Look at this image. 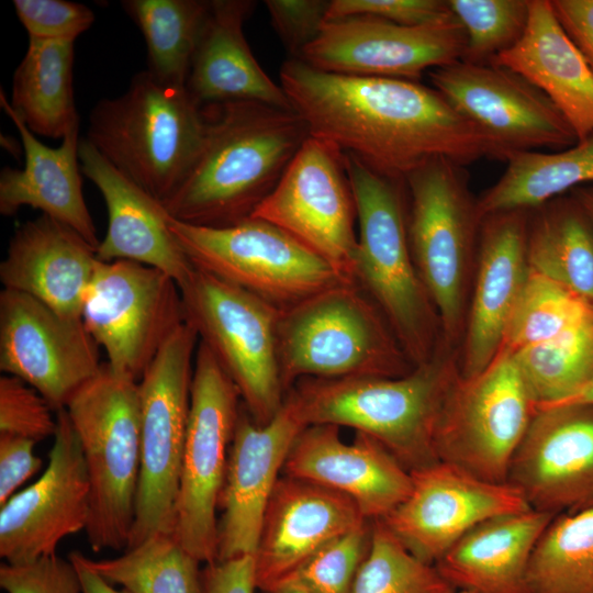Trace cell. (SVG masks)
<instances>
[{"label": "cell", "instance_id": "6da1fadb", "mask_svg": "<svg viewBox=\"0 0 593 593\" xmlns=\"http://www.w3.org/2000/svg\"><path fill=\"white\" fill-rule=\"evenodd\" d=\"M281 87L311 136L404 180L434 158L460 166L490 158L483 134L433 87L418 81L327 72L289 58Z\"/></svg>", "mask_w": 593, "mask_h": 593}, {"label": "cell", "instance_id": "7a4b0ae2", "mask_svg": "<svg viewBox=\"0 0 593 593\" xmlns=\"http://www.w3.org/2000/svg\"><path fill=\"white\" fill-rule=\"evenodd\" d=\"M203 109L205 131L200 150L163 205L183 223L227 226L253 215L310 133L294 110L254 101Z\"/></svg>", "mask_w": 593, "mask_h": 593}, {"label": "cell", "instance_id": "3957f363", "mask_svg": "<svg viewBox=\"0 0 593 593\" xmlns=\"http://www.w3.org/2000/svg\"><path fill=\"white\" fill-rule=\"evenodd\" d=\"M458 377L438 350L404 376L302 379L287 393L305 425L350 427L380 443L411 472L438 461L435 429Z\"/></svg>", "mask_w": 593, "mask_h": 593}, {"label": "cell", "instance_id": "277c9868", "mask_svg": "<svg viewBox=\"0 0 593 593\" xmlns=\"http://www.w3.org/2000/svg\"><path fill=\"white\" fill-rule=\"evenodd\" d=\"M205 113L186 86L135 74L119 97L91 110L86 139L121 174L163 204L200 150Z\"/></svg>", "mask_w": 593, "mask_h": 593}, {"label": "cell", "instance_id": "5b68a950", "mask_svg": "<svg viewBox=\"0 0 593 593\" xmlns=\"http://www.w3.org/2000/svg\"><path fill=\"white\" fill-rule=\"evenodd\" d=\"M345 165L357 212L354 282L382 312L413 365L427 362L438 351L440 325L410 248L404 180L351 154H345Z\"/></svg>", "mask_w": 593, "mask_h": 593}, {"label": "cell", "instance_id": "8992f818", "mask_svg": "<svg viewBox=\"0 0 593 593\" xmlns=\"http://www.w3.org/2000/svg\"><path fill=\"white\" fill-rule=\"evenodd\" d=\"M278 351L287 392L302 379L400 377L415 367L382 312L355 282L280 309Z\"/></svg>", "mask_w": 593, "mask_h": 593}, {"label": "cell", "instance_id": "52a82bcc", "mask_svg": "<svg viewBox=\"0 0 593 593\" xmlns=\"http://www.w3.org/2000/svg\"><path fill=\"white\" fill-rule=\"evenodd\" d=\"M65 410L79 438L90 481L89 545L94 551L126 548L141 467L138 381L103 362Z\"/></svg>", "mask_w": 593, "mask_h": 593}, {"label": "cell", "instance_id": "ba28073f", "mask_svg": "<svg viewBox=\"0 0 593 593\" xmlns=\"http://www.w3.org/2000/svg\"><path fill=\"white\" fill-rule=\"evenodd\" d=\"M179 289L186 323L233 381L251 418L267 424L287 394L278 351L280 307L199 269Z\"/></svg>", "mask_w": 593, "mask_h": 593}, {"label": "cell", "instance_id": "9c48e42d", "mask_svg": "<svg viewBox=\"0 0 593 593\" xmlns=\"http://www.w3.org/2000/svg\"><path fill=\"white\" fill-rule=\"evenodd\" d=\"M404 182L410 195L406 230L412 257L447 344L462 325L482 219L463 166L434 158L410 172Z\"/></svg>", "mask_w": 593, "mask_h": 593}, {"label": "cell", "instance_id": "30bf717a", "mask_svg": "<svg viewBox=\"0 0 593 593\" xmlns=\"http://www.w3.org/2000/svg\"><path fill=\"white\" fill-rule=\"evenodd\" d=\"M199 338L186 322L138 381L141 467L127 548L175 529Z\"/></svg>", "mask_w": 593, "mask_h": 593}, {"label": "cell", "instance_id": "8fae6325", "mask_svg": "<svg viewBox=\"0 0 593 593\" xmlns=\"http://www.w3.org/2000/svg\"><path fill=\"white\" fill-rule=\"evenodd\" d=\"M170 230L195 269L283 309L340 282L325 260L280 227L257 217L211 227L169 215Z\"/></svg>", "mask_w": 593, "mask_h": 593}, {"label": "cell", "instance_id": "7c38bea8", "mask_svg": "<svg viewBox=\"0 0 593 593\" xmlns=\"http://www.w3.org/2000/svg\"><path fill=\"white\" fill-rule=\"evenodd\" d=\"M240 401L233 381L199 342L174 535L200 562L211 563L217 559L216 508Z\"/></svg>", "mask_w": 593, "mask_h": 593}, {"label": "cell", "instance_id": "4fadbf2b", "mask_svg": "<svg viewBox=\"0 0 593 593\" xmlns=\"http://www.w3.org/2000/svg\"><path fill=\"white\" fill-rule=\"evenodd\" d=\"M536 411L512 354L501 350L480 374L455 381L435 429L436 458L484 481L507 482Z\"/></svg>", "mask_w": 593, "mask_h": 593}, {"label": "cell", "instance_id": "5bb4252c", "mask_svg": "<svg viewBox=\"0 0 593 593\" xmlns=\"http://www.w3.org/2000/svg\"><path fill=\"white\" fill-rule=\"evenodd\" d=\"M81 320L104 349L108 366L135 381L186 322L176 281L131 260L98 261L83 296Z\"/></svg>", "mask_w": 593, "mask_h": 593}, {"label": "cell", "instance_id": "9a60e30c", "mask_svg": "<svg viewBox=\"0 0 593 593\" xmlns=\"http://www.w3.org/2000/svg\"><path fill=\"white\" fill-rule=\"evenodd\" d=\"M251 216L280 227L354 282L356 203L336 146L310 135Z\"/></svg>", "mask_w": 593, "mask_h": 593}, {"label": "cell", "instance_id": "2e32d148", "mask_svg": "<svg viewBox=\"0 0 593 593\" xmlns=\"http://www.w3.org/2000/svg\"><path fill=\"white\" fill-rule=\"evenodd\" d=\"M432 87L485 137L490 158L506 161L578 142L558 108L521 75L491 63L458 60L429 71Z\"/></svg>", "mask_w": 593, "mask_h": 593}, {"label": "cell", "instance_id": "e0dca14e", "mask_svg": "<svg viewBox=\"0 0 593 593\" xmlns=\"http://www.w3.org/2000/svg\"><path fill=\"white\" fill-rule=\"evenodd\" d=\"M99 345L79 317L25 293H0V370L35 389L57 412L101 369Z\"/></svg>", "mask_w": 593, "mask_h": 593}, {"label": "cell", "instance_id": "ac0fdd59", "mask_svg": "<svg viewBox=\"0 0 593 593\" xmlns=\"http://www.w3.org/2000/svg\"><path fill=\"white\" fill-rule=\"evenodd\" d=\"M466 33L454 16L404 26L371 16L328 20L298 58L327 72L418 81L463 58Z\"/></svg>", "mask_w": 593, "mask_h": 593}, {"label": "cell", "instance_id": "d6986e66", "mask_svg": "<svg viewBox=\"0 0 593 593\" xmlns=\"http://www.w3.org/2000/svg\"><path fill=\"white\" fill-rule=\"evenodd\" d=\"M406 499L380 521L416 558L436 562L463 535L492 517L530 510L508 482L479 479L447 462L411 471Z\"/></svg>", "mask_w": 593, "mask_h": 593}, {"label": "cell", "instance_id": "ffe728a7", "mask_svg": "<svg viewBox=\"0 0 593 593\" xmlns=\"http://www.w3.org/2000/svg\"><path fill=\"white\" fill-rule=\"evenodd\" d=\"M43 474L0 510V556L24 564L55 556L59 542L82 529L90 516V481L79 438L65 409Z\"/></svg>", "mask_w": 593, "mask_h": 593}, {"label": "cell", "instance_id": "44dd1931", "mask_svg": "<svg viewBox=\"0 0 593 593\" xmlns=\"http://www.w3.org/2000/svg\"><path fill=\"white\" fill-rule=\"evenodd\" d=\"M507 482L530 508L553 516L593 508V406L537 410Z\"/></svg>", "mask_w": 593, "mask_h": 593}, {"label": "cell", "instance_id": "7402d4cb", "mask_svg": "<svg viewBox=\"0 0 593 593\" xmlns=\"http://www.w3.org/2000/svg\"><path fill=\"white\" fill-rule=\"evenodd\" d=\"M305 426L288 393L277 414L264 425L242 405L219 503L222 516L216 560L255 555L268 502Z\"/></svg>", "mask_w": 593, "mask_h": 593}, {"label": "cell", "instance_id": "603a6c76", "mask_svg": "<svg viewBox=\"0 0 593 593\" xmlns=\"http://www.w3.org/2000/svg\"><path fill=\"white\" fill-rule=\"evenodd\" d=\"M368 521L349 497L283 474L268 502L255 557L261 592L290 580L324 545Z\"/></svg>", "mask_w": 593, "mask_h": 593}, {"label": "cell", "instance_id": "cb8c5ba5", "mask_svg": "<svg viewBox=\"0 0 593 593\" xmlns=\"http://www.w3.org/2000/svg\"><path fill=\"white\" fill-rule=\"evenodd\" d=\"M335 425H307L295 438L283 474L338 492L370 521L381 519L412 489L411 472L380 443L356 432L346 443Z\"/></svg>", "mask_w": 593, "mask_h": 593}, {"label": "cell", "instance_id": "d4e9b609", "mask_svg": "<svg viewBox=\"0 0 593 593\" xmlns=\"http://www.w3.org/2000/svg\"><path fill=\"white\" fill-rule=\"evenodd\" d=\"M528 224L526 210L500 212L482 220L461 378L480 374L502 349L529 271Z\"/></svg>", "mask_w": 593, "mask_h": 593}, {"label": "cell", "instance_id": "484cf974", "mask_svg": "<svg viewBox=\"0 0 593 593\" xmlns=\"http://www.w3.org/2000/svg\"><path fill=\"white\" fill-rule=\"evenodd\" d=\"M79 161L108 211L98 259L139 262L161 270L181 287L195 268L174 236L163 203L115 169L86 138L79 143Z\"/></svg>", "mask_w": 593, "mask_h": 593}, {"label": "cell", "instance_id": "4316f807", "mask_svg": "<svg viewBox=\"0 0 593 593\" xmlns=\"http://www.w3.org/2000/svg\"><path fill=\"white\" fill-rule=\"evenodd\" d=\"M97 248L47 215L16 228L0 264L3 289L31 295L61 315L81 318L98 265Z\"/></svg>", "mask_w": 593, "mask_h": 593}, {"label": "cell", "instance_id": "83f0119b", "mask_svg": "<svg viewBox=\"0 0 593 593\" xmlns=\"http://www.w3.org/2000/svg\"><path fill=\"white\" fill-rule=\"evenodd\" d=\"M490 63L538 88L562 113L578 141L593 133V71L550 0H529L523 35Z\"/></svg>", "mask_w": 593, "mask_h": 593}, {"label": "cell", "instance_id": "f1b7e54d", "mask_svg": "<svg viewBox=\"0 0 593 593\" xmlns=\"http://www.w3.org/2000/svg\"><path fill=\"white\" fill-rule=\"evenodd\" d=\"M0 103L19 131L24 155L22 169L4 167L0 172V213L12 216L23 206L41 210L97 248L100 240L82 193L79 125L53 148L42 143L9 109L2 92Z\"/></svg>", "mask_w": 593, "mask_h": 593}, {"label": "cell", "instance_id": "f546056e", "mask_svg": "<svg viewBox=\"0 0 593 593\" xmlns=\"http://www.w3.org/2000/svg\"><path fill=\"white\" fill-rule=\"evenodd\" d=\"M255 1L213 0L186 83L201 105L254 101L293 110L288 96L264 71L244 35Z\"/></svg>", "mask_w": 593, "mask_h": 593}, {"label": "cell", "instance_id": "4dcf8cb0", "mask_svg": "<svg viewBox=\"0 0 593 593\" xmlns=\"http://www.w3.org/2000/svg\"><path fill=\"white\" fill-rule=\"evenodd\" d=\"M555 517L530 508L486 519L455 542L435 567L457 591L528 593L533 551Z\"/></svg>", "mask_w": 593, "mask_h": 593}, {"label": "cell", "instance_id": "1f68e13d", "mask_svg": "<svg viewBox=\"0 0 593 593\" xmlns=\"http://www.w3.org/2000/svg\"><path fill=\"white\" fill-rule=\"evenodd\" d=\"M75 42L29 38L12 78L9 109L35 135L64 138L79 125L72 88ZM3 93V92H2Z\"/></svg>", "mask_w": 593, "mask_h": 593}, {"label": "cell", "instance_id": "d6a6232c", "mask_svg": "<svg viewBox=\"0 0 593 593\" xmlns=\"http://www.w3.org/2000/svg\"><path fill=\"white\" fill-rule=\"evenodd\" d=\"M499 180L477 200L483 217L507 211L539 209L579 187L593 184V133L551 153L513 155Z\"/></svg>", "mask_w": 593, "mask_h": 593}, {"label": "cell", "instance_id": "836d02e7", "mask_svg": "<svg viewBox=\"0 0 593 593\" xmlns=\"http://www.w3.org/2000/svg\"><path fill=\"white\" fill-rule=\"evenodd\" d=\"M548 203L529 225V271L593 305V227L573 197Z\"/></svg>", "mask_w": 593, "mask_h": 593}, {"label": "cell", "instance_id": "e575fe53", "mask_svg": "<svg viewBox=\"0 0 593 593\" xmlns=\"http://www.w3.org/2000/svg\"><path fill=\"white\" fill-rule=\"evenodd\" d=\"M210 4L205 0L121 1L143 34L147 71L163 82L186 86Z\"/></svg>", "mask_w": 593, "mask_h": 593}, {"label": "cell", "instance_id": "d590c367", "mask_svg": "<svg viewBox=\"0 0 593 593\" xmlns=\"http://www.w3.org/2000/svg\"><path fill=\"white\" fill-rule=\"evenodd\" d=\"M511 354L537 410L561 403L593 376V314L550 340Z\"/></svg>", "mask_w": 593, "mask_h": 593}, {"label": "cell", "instance_id": "8d00e7d4", "mask_svg": "<svg viewBox=\"0 0 593 593\" xmlns=\"http://www.w3.org/2000/svg\"><path fill=\"white\" fill-rule=\"evenodd\" d=\"M87 564L113 585L128 593H202L200 561L174 533L157 534L111 559Z\"/></svg>", "mask_w": 593, "mask_h": 593}, {"label": "cell", "instance_id": "74e56055", "mask_svg": "<svg viewBox=\"0 0 593 593\" xmlns=\"http://www.w3.org/2000/svg\"><path fill=\"white\" fill-rule=\"evenodd\" d=\"M528 593H593V508L556 516L533 551Z\"/></svg>", "mask_w": 593, "mask_h": 593}, {"label": "cell", "instance_id": "f35d334b", "mask_svg": "<svg viewBox=\"0 0 593 593\" xmlns=\"http://www.w3.org/2000/svg\"><path fill=\"white\" fill-rule=\"evenodd\" d=\"M593 314V305L561 284L528 271L511 316L501 350L550 340Z\"/></svg>", "mask_w": 593, "mask_h": 593}, {"label": "cell", "instance_id": "ab89813d", "mask_svg": "<svg viewBox=\"0 0 593 593\" xmlns=\"http://www.w3.org/2000/svg\"><path fill=\"white\" fill-rule=\"evenodd\" d=\"M434 564L413 556L380 519L350 593H457Z\"/></svg>", "mask_w": 593, "mask_h": 593}, {"label": "cell", "instance_id": "60d3db41", "mask_svg": "<svg viewBox=\"0 0 593 593\" xmlns=\"http://www.w3.org/2000/svg\"><path fill=\"white\" fill-rule=\"evenodd\" d=\"M466 33L461 60L488 64L512 47L523 35L529 16V0H448Z\"/></svg>", "mask_w": 593, "mask_h": 593}, {"label": "cell", "instance_id": "b9f144b4", "mask_svg": "<svg viewBox=\"0 0 593 593\" xmlns=\"http://www.w3.org/2000/svg\"><path fill=\"white\" fill-rule=\"evenodd\" d=\"M371 535L372 521L368 519L324 545L287 582L313 593H350Z\"/></svg>", "mask_w": 593, "mask_h": 593}, {"label": "cell", "instance_id": "7bdbcfd3", "mask_svg": "<svg viewBox=\"0 0 593 593\" xmlns=\"http://www.w3.org/2000/svg\"><path fill=\"white\" fill-rule=\"evenodd\" d=\"M48 402L18 377H0V435L35 443L54 436L57 419Z\"/></svg>", "mask_w": 593, "mask_h": 593}, {"label": "cell", "instance_id": "ee69618b", "mask_svg": "<svg viewBox=\"0 0 593 593\" xmlns=\"http://www.w3.org/2000/svg\"><path fill=\"white\" fill-rule=\"evenodd\" d=\"M15 13L29 38L75 42L94 22L82 3L65 0H14Z\"/></svg>", "mask_w": 593, "mask_h": 593}, {"label": "cell", "instance_id": "f6af8a7d", "mask_svg": "<svg viewBox=\"0 0 593 593\" xmlns=\"http://www.w3.org/2000/svg\"><path fill=\"white\" fill-rule=\"evenodd\" d=\"M0 586L7 593H82L75 566L57 555L24 564L1 563Z\"/></svg>", "mask_w": 593, "mask_h": 593}, {"label": "cell", "instance_id": "bcb514c9", "mask_svg": "<svg viewBox=\"0 0 593 593\" xmlns=\"http://www.w3.org/2000/svg\"><path fill=\"white\" fill-rule=\"evenodd\" d=\"M443 0H332L327 21L371 16L404 26H418L451 16Z\"/></svg>", "mask_w": 593, "mask_h": 593}, {"label": "cell", "instance_id": "7dc6e473", "mask_svg": "<svg viewBox=\"0 0 593 593\" xmlns=\"http://www.w3.org/2000/svg\"><path fill=\"white\" fill-rule=\"evenodd\" d=\"M270 22L290 58L298 59L318 36L331 4L328 0H267Z\"/></svg>", "mask_w": 593, "mask_h": 593}, {"label": "cell", "instance_id": "c3c4849f", "mask_svg": "<svg viewBox=\"0 0 593 593\" xmlns=\"http://www.w3.org/2000/svg\"><path fill=\"white\" fill-rule=\"evenodd\" d=\"M35 441L0 435V506L43 465V460L34 454Z\"/></svg>", "mask_w": 593, "mask_h": 593}, {"label": "cell", "instance_id": "681fc988", "mask_svg": "<svg viewBox=\"0 0 593 593\" xmlns=\"http://www.w3.org/2000/svg\"><path fill=\"white\" fill-rule=\"evenodd\" d=\"M254 555L206 563L202 570V593H255Z\"/></svg>", "mask_w": 593, "mask_h": 593}, {"label": "cell", "instance_id": "f907efd6", "mask_svg": "<svg viewBox=\"0 0 593 593\" xmlns=\"http://www.w3.org/2000/svg\"><path fill=\"white\" fill-rule=\"evenodd\" d=\"M569 36L593 71V0H550Z\"/></svg>", "mask_w": 593, "mask_h": 593}, {"label": "cell", "instance_id": "816d5d0a", "mask_svg": "<svg viewBox=\"0 0 593 593\" xmlns=\"http://www.w3.org/2000/svg\"><path fill=\"white\" fill-rule=\"evenodd\" d=\"M68 559L72 562L78 572L82 593H128L124 589H115L113 584L109 583L90 568L85 560L83 553L72 551Z\"/></svg>", "mask_w": 593, "mask_h": 593}, {"label": "cell", "instance_id": "f5cc1de1", "mask_svg": "<svg viewBox=\"0 0 593 593\" xmlns=\"http://www.w3.org/2000/svg\"><path fill=\"white\" fill-rule=\"evenodd\" d=\"M573 198L586 215L593 227V184L582 186L574 190Z\"/></svg>", "mask_w": 593, "mask_h": 593}, {"label": "cell", "instance_id": "db71d44e", "mask_svg": "<svg viewBox=\"0 0 593 593\" xmlns=\"http://www.w3.org/2000/svg\"><path fill=\"white\" fill-rule=\"evenodd\" d=\"M568 405H584V406H593V376L589 380V382L574 395L569 398L568 400L558 403L552 406H568ZM546 409V407H544ZM539 410V409H538Z\"/></svg>", "mask_w": 593, "mask_h": 593}, {"label": "cell", "instance_id": "11a10c76", "mask_svg": "<svg viewBox=\"0 0 593 593\" xmlns=\"http://www.w3.org/2000/svg\"><path fill=\"white\" fill-rule=\"evenodd\" d=\"M262 593H313V592L293 582H286L272 589L264 591Z\"/></svg>", "mask_w": 593, "mask_h": 593}, {"label": "cell", "instance_id": "9f6ffc18", "mask_svg": "<svg viewBox=\"0 0 593 593\" xmlns=\"http://www.w3.org/2000/svg\"><path fill=\"white\" fill-rule=\"evenodd\" d=\"M457 593H471V592H468V591H458Z\"/></svg>", "mask_w": 593, "mask_h": 593}]
</instances>
